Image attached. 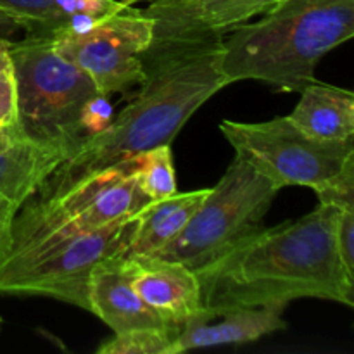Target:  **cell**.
Returning a JSON list of instances; mask_svg holds the SVG:
<instances>
[{
    "instance_id": "cell-1",
    "label": "cell",
    "mask_w": 354,
    "mask_h": 354,
    "mask_svg": "<svg viewBox=\"0 0 354 354\" xmlns=\"http://www.w3.org/2000/svg\"><path fill=\"white\" fill-rule=\"evenodd\" d=\"M221 40L154 44L145 50V78L109 127L59 162L33 197L57 201L113 166L158 145H171L187 121L221 88Z\"/></svg>"
},
{
    "instance_id": "cell-2",
    "label": "cell",
    "mask_w": 354,
    "mask_h": 354,
    "mask_svg": "<svg viewBox=\"0 0 354 354\" xmlns=\"http://www.w3.org/2000/svg\"><path fill=\"white\" fill-rule=\"evenodd\" d=\"M341 207L318 204L296 221L263 228L196 272L209 317L241 308L286 310L317 297L354 306V275L335 242Z\"/></svg>"
},
{
    "instance_id": "cell-3",
    "label": "cell",
    "mask_w": 354,
    "mask_h": 354,
    "mask_svg": "<svg viewBox=\"0 0 354 354\" xmlns=\"http://www.w3.org/2000/svg\"><path fill=\"white\" fill-rule=\"evenodd\" d=\"M137 214L82 232L28 197L10 223L9 248L0 261V294L45 296L88 311L90 272L100 259L127 252Z\"/></svg>"
},
{
    "instance_id": "cell-4",
    "label": "cell",
    "mask_w": 354,
    "mask_h": 354,
    "mask_svg": "<svg viewBox=\"0 0 354 354\" xmlns=\"http://www.w3.org/2000/svg\"><path fill=\"white\" fill-rule=\"evenodd\" d=\"M261 16L221 40L220 71L230 83L301 92L317 82L322 57L354 35V0H280Z\"/></svg>"
},
{
    "instance_id": "cell-5",
    "label": "cell",
    "mask_w": 354,
    "mask_h": 354,
    "mask_svg": "<svg viewBox=\"0 0 354 354\" xmlns=\"http://www.w3.org/2000/svg\"><path fill=\"white\" fill-rule=\"evenodd\" d=\"M9 54L17 95L16 135L64 161L85 142L80 114L100 92L47 38L12 41Z\"/></svg>"
},
{
    "instance_id": "cell-6",
    "label": "cell",
    "mask_w": 354,
    "mask_h": 354,
    "mask_svg": "<svg viewBox=\"0 0 354 354\" xmlns=\"http://www.w3.org/2000/svg\"><path fill=\"white\" fill-rule=\"evenodd\" d=\"M220 130L235 156L279 189H313L320 204L354 203V138L325 142L308 137L289 116L261 123L221 121Z\"/></svg>"
},
{
    "instance_id": "cell-7",
    "label": "cell",
    "mask_w": 354,
    "mask_h": 354,
    "mask_svg": "<svg viewBox=\"0 0 354 354\" xmlns=\"http://www.w3.org/2000/svg\"><path fill=\"white\" fill-rule=\"evenodd\" d=\"M279 190L235 156L178 237L154 256L199 272L235 244L265 228L263 221Z\"/></svg>"
},
{
    "instance_id": "cell-8",
    "label": "cell",
    "mask_w": 354,
    "mask_h": 354,
    "mask_svg": "<svg viewBox=\"0 0 354 354\" xmlns=\"http://www.w3.org/2000/svg\"><path fill=\"white\" fill-rule=\"evenodd\" d=\"M154 23L144 10L124 6L90 30L52 38L55 50L78 66L102 95L127 93L145 78L144 57Z\"/></svg>"
},
{
    "instance_id": "cell-9",
    "label": "cell",
    "mask_w": 354,
    "mask_h": 354,
    "mask_svg": "<svg viewBox=\"0 0 354 354\" xmlns=\"http://www.w3.org/2000/svg\"><path fill=\"white\" fill-rule=\"evenodd\" d=\"M133 171L135 158L99 173L61 199L38 201L75 230H100L140 213L152 203L140 190Z\"/></svg>"
},
{
    "instance_id": "cell-10",
    "label": "cell",
    "mask_w": 354,
    "mask_h": 354,
    "mask_svg": "<svg viewBox=\"0 0 354 354\" xmlns=\"http://www.w3.org/2000/svg\"><path fill=\"white\" fill-rule=\"evenodd\" d=\"M277 2L280 0H169L151 3L144 14L154 23V44L223 40Z\"/></svg>"
},
{
    "instance_id": "cell-11",
    "label": "cell",
    "mask_w": 354,
    "mask_h": 354,
    "mask_svg": "<svg viewBox=\"0 0 354 354\" xmlns=\"http://www.w3.org/2000/svg\"><path fill=\"white\" fill-rule=\"evenodd\" d=\"M123 259L131 286L166 325L182 330L199 318H209L196 272L159 256L128 254Z\"/></svg>"
},
{
    "instance_id": "cell-12",
    "label": "cell",
    "mask_w": 354,
    "mask_h": 354,
    "mask_svg": "<svg viewBox=\"0 0 354 354\" xmlns=\"http://www.w3.org/2000/svg\"><path fill=\"white\" fill-rule=\"evenodd\" d=\"M88 311L111 327L114 334L131 328H173L138 296L131 286L123 254L109 256L93 265L88 277Z\"/></svg>"
},
{
    "instance_id": "cell-13",
    "label": "cell",
    "mask_w": 354,
    "mask_h": 354,
    "mask_svg": "<svg viewBox=\"0 0 354 354\" xmlns=\"http://www.w3.org/2000/svg\"><path fill=\"white\" fill-rule=\"evenodd\" d=\"M121 0H0V9L21 23L30 38H47L90 30L123 9Z\"/></svg>"
},
{
    "instance_id": "cell-14",
    "label": "cell",
    "mask_w": 354,
    "mask_h": 354,
    "mask_svg": "<svg viewBox=\"0 0 354 354\" xmlns=\"http://www.w3.org/2000/svg\"><path fill=\"white\" fill-rule=\"evenodd\" d=\"M280 313L282 311L273 308H241L199 318L176 334L168 354L258 341L287 327Z\"/></svg>"
},
{
    "instance_id": "cell-15",
    "label": "cell",
    "mask_w": 354,
    "mask_h": 354,
    "mask_svg": "<svg viewBox=\"0 0 354 354\" xmlns=\"http://www.w3.org/2000/svg\"><path fill=\"white\" fill-rule=\"evenodd\" d=\"M289 120L308 137L325 142L354 138V95L339 86L310 83L301 90V99Z\"/></svg>"
},
{
    "instance_id": "cell-16",
    "label": "cell",
    "mask_w": 354,
    "mask_h": 354,
    "mask_svg": "<svg viewBox=\"0 0 354 354\" xmlns=\"http://www.w3.org/2000/svg\"><path fill=\"white\" fill-rule=\"evenodd\" d=\"M61 161L59 154L23 140L14 128H6L0 131V196L21 206Z\"/></svg>"
},
{
    "instance_id": "cell-17",
    "label": "cell",
    "mask_w": 354,
    "mask_h": 354,
    "mask_svg": "<svg viewBox=\"0 0 354 354\" xmlns=\"http://www.w3.org/2000/svg\"><path fill=\"white\" fill-rule=\"evenodd\" d=\"M211 189H199L194 192L173 194L161 201L149 203L137 214V228L128 245V254L154 256L180 235L185 225L192 220L196 211L206 199Z\"/></svg>"
},
{
    "instance_id": "cell-18",
    "label": "cell",
    "mask_w": 354,
    "mask_h": 354,
    "mask_svg": "<svg viewBox=\"0 0 354 354\" xmlns=\"http://www.w3.org/2000/svg\"><path fill=\"white\" fill-rule=\"evenodd\" d=\"M135 180L151 201H161L178 192L173 168L171 145H158L135 156Z\"/></svg>"
},
{
    "instance_id": "cell-19",
    "label": "cell",
    "mask_w": 354,
    "mask_h": 354,
    "mask_svg": "<svg viewBox=\"0 0 354 354\" xmlns=\"http://www.w3.org/2000/svg\"><path fill=\"white\" fill-rule=\"evenodd\" d=\"M176 328H131L102 342L97 354H168Z\"/></svg>"
},
{
    "instance_id": "cell-20",
    "label": "cell",
    "mask_w": 354,
    "mask_h": 354,
    "mask_svg": "<svg viewBox=\"0 0 354 354\" xmlns=\"http://www.w3.org/2000/svg\"><path fill=\"white\" fill-rule=\"evenodd\" d=\"M111 121H113V107H111L109 99L102 93H95L92 99L86 100L80 114V124L85 133V140L100 133L104 128L109 127Z\"/></svg>"
},
{
    "instance_id": "cell-21",
    "label": "cell",
    "mask_w": 354,
    "mask_h": 354,
    "mask_svg": "<svg viewBox=\"0 0 354 354\" xmlns=\"http://www.w3.org/2000/svg\"><path fill=\"white\" fill-rule=\"evenodd\" d=\"M335 242L342 265L354 275V207H341L335 228Z\"/></svg>"
},
{
    "instance_id": "cell-22",
    "label": "cell",
    "mask_w": 354,
    "mask_h": 354,
    "mask_svg": "<svg viewBox=\"0 0 354 354\" xmlns=\"http://www.w3.org/2000/svg\"><path fill=\"white\" fill-rule=\"evenodd\" d=\"M17 95L16 80L12 71L0 73V123L6 127H16Z\"/></svg>"
},
{
    "instance_id": "cell-23",
    "label": "cell",
    "mask_w": 354,
    "mask_h": 354,
    "mask_svg": "<svg viewBox=\"0 0 354 354\" xmlns=\"http://www.w3.org/2000/svg\"><path fill=\"white\" fill-rule=\"evenodd\" d=\"M17 207L19 206H16L12 201L0 196V261L3 259L7 248H9L10 223H12L14 213H16Z\"/></svg>"
},
{
    "instance_id": "cell-24",
    "label": "cell",
    "mask_w": 354,
    "mask_h": 354,
    "mask_svg": "<svg viewBox=\"0 0 354 354\" xmlns=\"http://www.w3.org/2000/svg\"><path fill=\"white\" fill-rule=\"evenodd\" d=\"M21 30L23 28H21L19 21L14 16H10L9 12L0 9V40H10V37Z\"/></svg>"
},
{
    "instance_id": "cell-25",
    "label": "cell",
    "mask_w": 354,
    "mask_h": 354,
    "mask_svg": "<svg viewBox=\"0 0 354 354\" xmlns=\"http://www.w3.org/2000/svg\"><path fill=\"white\" fill-rule=\"evenodd\" d=\"M10 44H12L10 40H0V73L12 71V61L9 54Z\"/></svg>"
},
{
    "instance_id": "cell-26",
    "label": "cell",
    "mask_w": 354,
    "mask_h": 354,
    "mask_svg": "<svg viewBox=\"0 0 354 354\" xmlns=\"http://www.w3.org/2000/svg\"><path fill=\"white\" fill-rule=\"evenodd\" d=\"M124 6H135L138 2H149V3H154V2H169V0H121Z\"/></svg>"
},
{
    "instance_id": "cell-27",
    "label": "cell",
    "mask_w": 354,
    "mask_h": 354,
    "mask_svg": "<svg viewBox=\"0 0 354 354\" xmlns=\"http://www.w3.org/2000/svg\"><path fill=\"white\" fill-rule=\"evenodd\" d=\"M6 128H12V127H6V124H2V123H0V131H2V130H6Z\"/></svg>"
},
{
    "instance_id": "cell-28",
    "label": "cell",
    "mask_w": 354,
    "mask_h": 354,
    "mask_svg": "<svg viewBox=\"0 0 354 354\" xmlns=\"http://www.w3.org/2000/svg\"><path fill=\"white\" fill-rule=\"evenodd\" d=\"M0 324H2V320H0Z\"/></svg>"
}]
</instances>
